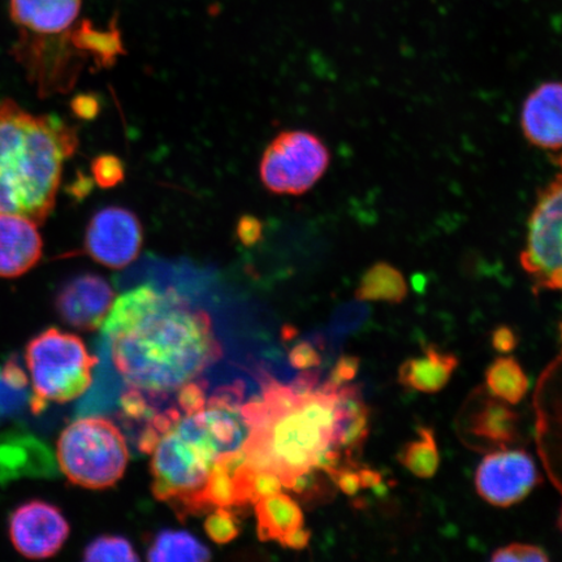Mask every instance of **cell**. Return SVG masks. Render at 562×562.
<instances>
[{"instance_id":"cell-34","label":"cell","mask_w":562,"mask_h":562,"mask_svg":"<svg viewBox=\"0 0 562 562\" xmlns=\"http://www.w3.org/2000/svg\"><path fill=\"white\" fill-rule=\"evenodd\" d=\"M237 237L246 246L256 245L262 237V224L255 216H243L237 223Z\"/></svg>"},{"instance_id":"cell-12","label":"cell","mask_w":562,"mask_h":562,"mask_svg":"<svg viewBox=\"0 0 562 562\" xmlns=\"http://www.w3.org/2000/svg\"><path fill=\"white\" fill-rule=\"evenodd\" d=\"M69 532V524L61 510L44 501L21 504L10 516L11 543L27 559L55 557L65 547Z\"/></svg>"},{"instance_id":"cell-29","label":"cell","mask_w":562,"mask_h":562,"mask_svg":"<svg viewBox=\"0 0 562 562\" xmlns=\"http://www.w3.org/2000/svg\"><path fill=\"white\" fill-rule=\"evenodd\" d=\"M491 561L505 562V561H517V562H547L550 561V557L546 553L543 548L533 544L525 543H512L502 548H498L492 554Z\"/></svg>"},{"instance_id":"cell-28","label":"cell","mask_w":562,"mask_h":562,"mask_svg":"<svg viewBox=\"0 0 562 562\" xmlns=\"http://www.w3.org/2000/svg\"><path fill=\"white\" fill-rule=\"evenodd\" d=\"M151 397L146 393L136 389L126 390L123 393L121 403L125 418L140 422L145 420L146 424L158 413L156 405L151 403Z\"/></svg>"},{"instance_id":"cell-14","label":"cell","mask_w":562,"mask_h":562,"mask_svg":"<svg viewBox=\"0 0 562 562\" xmlns=\"http://www.w3.org/2000/svg\"><path fill=\"white\" fill-rule=\"evenodd\" d=\"M521 128L532 146L543 150L562 149V82H544L527 95Z\"/></svg>"},{"instance_id":"cell-37","label":"cell","mask_w":562,"mask_h":562,"mask_svg":"<svg viewBox=\"0 0 562 562\" xmlns=\"http://www.w3.org/2000/svg\"><path fill=\"white\" fill-rule=\"evenodd\" d=\"M311 530L305 529V527H301L300 530L292 533V536L285 540L283 547L292 548V550L296 551L304 550V548L308 546V542H311Z\"/></svg>"},{"instance_id":"cell-22","label":"cell","mask_w":562,"mask_h":562,"mask_svg":"<svg viewBox=\"0 0 562 562\" xmlns=\"http://www.w3.org/2000/svg\"><path fill=\"white\" fill-rule=\"evenodd\" d=\"M146 559L153 562L207 561L211 553L191 532L167 529L154 539Z\"/></svg>"},{"instance_id":"cell-21","label":"cell","mask_w":562,"mask_h":562,"mask_svg":"<svg viewBox=\"0 0 562 562\" xmlns=\"http://www.w3.org/2000/svg\"><path fill=\"white\" fill-rule=\"evenodd\" d=\"M486 385L491 395L516 405L529 391V378L515 357H498L486 371Z\"/></svg>"},{"instance_id":"cell-26","label":"cell","mask_w":562,"mask_h":562,"mask_svg":"<svg viewBox=\"0 0 562 562\" xmlns=\"http://www.w3.org/2000/svg\"><path fill=\"white\" fill-rule=\"evenodd\" d=\"M207 537L216 544H228L240 536V518L229 507H217L205 522Z\"/></svg>"},{"instance_id":"cell-19","label":"cell","mask_w":562,"mask_h":562,"mask_svg":"<svg viewBox=\"0 0 562 562\" xmlns=\"http://www.w3.org/2000/svg\"><path fill=\"white\" fill-rule=\"evenodd\" d=\"M257 532L261 542H279L285 540L304 527V513L291 496L278 492L256 504Z\"/></svg>"},{"instance_id":"cell-11","label":"cell","mask_w":562,"mask_h":562,"mask_svg":"<svg viewBox=\"0 0 562 562\" xmlns=\"http://www.w3.org/2000/svg\"><path fill=\"white\" fill-rule=\"evenodd\" d=\"M144 243V228L131 210L105 207L91 217L83 249L109 269L122 270L139 255Z\"/></svg>"},{"instance_id":"cell-9","label":"cell","mask_w":562,"mask_h":562,"mask_svg":"<svg viewBox=\"0 0 562 562\" xmlns=\"http://www.w3.org/2000/svg\"><path fill=\"white\" fill-rule=\"evenodd\" d=\"M69 33L40 34L21 30L12 54L42 97L65 93L80 74V56Z\"/></svg>"},{"instance_id":"cell-24","label":"cell","mask_w":562,"mask_h":562,"mask_svg":"<svg viewBox=\"0 0 562 562\" xmlns=\"http://www.w3.org/2000/svg\"><path fill=\"white\" fill-rule=\"evenodd\" d=\"M68 33L77 50L93 56L95 65L100 67H111L117 55L124 52L117 32L95 31L88 21Z\"/></svg>"},{"instance_id":"cell-30","label":"cell","mask_w":562,"mask_h":562,"mask_svg":"<svg viewBox=\"0 0 562 562\" xmlns=\"http://www.w3.org/2000/svg\"><path fill=\"white\" fill-rule=\"evenodd\" d=\"M207 383L205 381H193L182 385L178 391V407L181 413H199L207 403Z\"/></svg>"},{"instance_id":"cell-32","label":"cell","mask_w":562,"mask_h":562,"mask_svg":"<svg viewBox=\"0 0 562 562\" xmlns=\"http://www.w3.org/2000/svg\"><path fill=\"white\" fill-rule=\"evenodd\" d=\"M360 370V358L356 356H342L339 361L336 362L331 376L327 379L336 385H342L350 383Z\"/></svg>"},{"instance_id":"cell-1","label":"cell","mask_w":562,"mask_h":562,"mask_svg":"<svg viewBox=\"0 0 562 562\" xmlns=\"http://www.w3.org/2000/svg\"><path fill=\"white\" fill-rule=\"evenodd\" d=\"M101 327L117 374L153 400L199 381L223 357L210 315L150 284L117 297Z\"/></svg>"},{"instance_id":"cell-3","label":"cell","mask_w":562,"mask_h":562,"mask_svg":"<svg viewBox=\"0 0 562 562\" xmlns=\"http://www.w3.org/2000/svg\"><path fill=\"white\" fill-rule=\"evenodd\" d=\"M244 393L241 382L215 390L201 412L184 414L154 449L153 494L180 518L203 515L200 497L216 460L241 448L248 435Z\"/></svg>"},{"instance_id":"cell-27","label":"cell","mask_w":562,"mask_h":562,"mask_svg":"<svg viewBox=\"0 0 562 562\" xmlns=\"http://www.w3.org/2000/svg\"><path fill=\"white\" fill-rule=\"evenodd\" d=\"M91 173L98 187L111 189L124 181L125 166L121 158L112 154H102L91 161Z\"/></svg>"},{"instance_id":"cell-25","label":"cell","mask_w":562,"mask_h":562,"mask_svg":"<svg viewBox=\"0 0 562 562\" xmlns=\"http://www.w3.org/2000/svg\"><path fill=\"white\" fill-rule=\"evenodd\" d=\"M82 560L87 562H135L140 559L128 539L119 536H101L91 540L86 547Z\"/></svg>"},{"instance_id":"cell-20","label":"cell","mask_w":562,"mask_h":562,"mask_svg":"<svg viewBox=\"0 0 562 562\" xmlns=\"http://www.w3.org/2000/svg\"><path fill=\"white\" fill-rule=\"evenodd\" d=\"M406 296L407 284L403 272L386 262L372 265L356 290V299L364 302L402 304Z\"/></svg>"},{"instance_id":"cell-4","label":"cell","mask_w":562,"mask_h":562,"mask_svg":"<svg viewBox=\"0 0 562 562\" xmlns=\"http://www.w3.org/2000/svg\"><path fill=\"white\" fill-rule=\"evenodd\" d=\"M79 137L58 116H35L12 100L0 102V213L42 226L58 195L63 166Z\"/></svg>"},{"instance_id":"cell-5","label":"cell","mask_w":562,"mask_h":562,"mask_svg":"<svg viewBox=\"0 0 562 562\" xmlns=\"http://www.w3.org/2000/svg\"><path fill=\"white\" fill-rule=\"evenodd\" d=\"M25 363L33 386L32 412L48 403L74 402L93 384L98 358L91 356L80 336L50 327L27 342Z\"/></svg>"},{"instance_id":"cell-13","label":"cell","mask_w":562,"mask_h":562,"mask_svg":"<svg viewBox=\"0 0 562 562\" xmlns=\"http://www.w3.org/2000/svg\"><path fill=\"white\" fill-rule=\"evenodd\" d=\"M115 292L109 281L94 273H81L63 284L55 297V311L67 326L94 331L102 326Z\"/></svg>"},{"instance_id":"cell-17","label":"cell","mask_w":562,"mask_h":562,"mask_svg":"<svg viewBox=\"0 0 562 562\" xmlns=\"http://www.w3.org/2000/svg\"><path fill=\"white\" fill-rule=\"evenodd\" d=\"M459 358L432 346L419 357H412L398 369V383L422 393H438L451 381Z\"/></svg>"},{"instance_id":"cell-31","label":"cell","mask_w":562,"mask_h":562,"mask_svg":"<svg viewBox=\"0 0 562 562\" xmlns=\"http://www.w3.org/2000/svg\"><path fill=\"white\" fill-rule=\"evenodd\" d=\"M290 362L294 369L313 370L321 367L322 356L312 342L302 341L290 351Z\"/></svg>"},{"instance_id":"cell-23","label":"cell","mask_w":562,"mask_h":562,"mask_svg":"<svg viewBox=\"0 0 562 562\" xmlns=\"http://www.w3.org/2000/svg\"><path fill=\"white\" fill-rule=\"evenodd\" d=\"M397 460L420 480H430L437 474L440 465V456L437 438L430 427H418L417 438L407 441L400 449Z\"/></svg>"},{"instance_id":"cell-10","label":"cell","mask_w":562,"mask_h":562,"mask_svg":"<svg viewBox=\"0 0 562 562\" xmlns=\"http://www.w3.org/2000/svg\"><path fill=\"white\" fill-rule=\"evenodd\" d=\"M540 476L532 457L522 449L496 451L484 457L475 473V487L484 502L508 508L529 496Z\"/></svg>"},{"instance_id":"cell-36","label":"cell","mask_w":562,"mask_h":562,"mask_svg":"<svg viewBox=\"0 0 562 562\" xmlns=\"http://www.w3.org/2000/svg\"><path fill=\"white\" fill-rule=\"evenodd\" d=\"M3 378L7 383L11 386H16V389H23L26 385V376L24 371L21 370L19 363L9 362L3 371Z\"/></svg>"},{"instance_id":"cell-8","label":"cell","mask_w":562,"mask_h":562,"mask_svg":"<svg viewBox=\"0 0 562 562\" xmlns=\"http://www.w3.org/2000/svg\"><path fill=\"white\" fill-rule=\"evenodd\" d=\"M524 271L539 290L562 292V176L540 191L532 209L521 257Z\"/></svg>"},{"instance_id":"cell-38","label":"cell","mask_w":562,"mask_h":562,"mask_svg":"<svg viewBox=\"0 0 562 562\" xmlns=\"http://www.w3.org/2000/svg\"><path fill=\"white\" fill-rule=\"evenodd\" d=\"M554 164L560 168V176H562V153L558 158H554Z\"/></svg>"},{"instance_id":"cell-7","label":"cell","mask_w":562,"mask_h":562,"mask_svg":"<svg viewBox=\"0 0 562 562\" xmlns=\"http://www.w3.org/2000/svg\"><path fill=\"white\" fill-rule=\"evenodd\" d=\"M329 151L319 137L306 131L281 132L267 146L259 167L262 184L277 194L299 195L326 173Z\"/></svg>"},{"instance_id":"cell-16","label":"cell","mask_w":562,"mask_h":562,"mask_svg":"<svg viewBox=\"0 0 562 562\" xmlns=\"http://www.w3.org/2000/svg\"><path fill=\"white\" fill-rule=\"evenodd\" d=\"M81 10V0H11L13 23L40 34L67 32Z\"/></svg>"},{"instance_id":"cell-18","label":"cell","mask_w":562,"mask_h":562,"mask_svg":"<svg viewBox=\"0 0 562 562\" xmlns=\"http://www.w3.org/2000/svg\"><path fill=\"white\" fill-rule=\"evenodd\" d=\"M518 414L497 397L483 398L468 419L470 435L492 447L507 448L518 440Z\"/></svg>"},{"instance_id":"cell-40","label":"cell","mask_w":562,"mask_h":562,"mask_svg":"<svg viewBox=\"0 0 562 562\" xmlns=\"http://www.w3.org/2000/svg\"><path fill=\"white\" fill-rule=\"evenodd\" d=\"M560 527H561V530H562V510H561V517H560Z\"/></svg>"},{"instance_id":"cell-15","label":"cell","mask_w":562,"mask_h":562,"mask_svg":"<svg viewBox=\"0 0 562 562\" xmlns=\"http://www.w3.org/2000/svg\"><path fill=\"white\" fill-rule=\"evenodd\" d=\"M44 241L37 224L0 213V278H19L41 261Z\"/></svg>"},{"instance_id":"cell-6","label":"cell","mask_w":562,"mask_h":562,"mask_svg":"<svg viewBox=\"0 0 562 562\" xmlns=\"http://www.w3.org/2000/svg\"><path fill=\"white\" fill-rule=\"evenodd\" d=\"M56 460L67 480L87 490L114 487L128 467L130 451L119 427L105 417H82L56 441Z\"/></svg>"},{"instance_id":"cell-39","label":"cell","mask_w":562,"mask_h":562,"mask_svg":"<svg viewBox=\"0 0 562 562\" xmlns=\"http://www.w3.org/2000/svg\"><path fill=\"white\" fill-rule=\"evenodd\" d=\"M560 337H561V344H562V322H561V325H560ZM561 355H562V350H561Z\"/></svg>"},{"instance_id":"cell-33","label":"cell","mask_w":562,"mask_h":562,"mask_svg":"<svg viewBox=\"0 0 562 562\" xmlns=\"http://www.w3.org/2000/svg\"><path fill=\"white\" fill-rule=\"evenodd\" d=\"M518 341L517 333L508 325L497 326L491 334L492 347L501 355H510Z\"/></svg>"},{"instance_id":"cell-35","label":"cell","mask_w":562,"mask_h":562,"mask_svg":"<svg viewBox=\"0 0 562 562\" xmlns=\"http://www.w3.org/2000/svg\"><path fill=\"white\" fill-rule=\"evenodd\" d=\"M72 110L77 117L83 121H93L100 114L101 102L93 94L77 95L72 101Z\"/></svg>"},{"instance_id":"cell-2","label":"cell","mask_w":562,"mask_h":562,"mask_svg":"<svg viewBox=\"0 0 562 562\" xmlns=\"http://www.w3.org/2000/svg\"><path fill=\"white\" fill-rule=\"evenodd\" d=\"M319 378V371L305 370L283 384L263 372L262 396L241 406L248 427L241 446L245 462L276 474L288 490L314 470L327 473L342 460L348 383L321 384Z\"/></svg>"}]
</instances>
